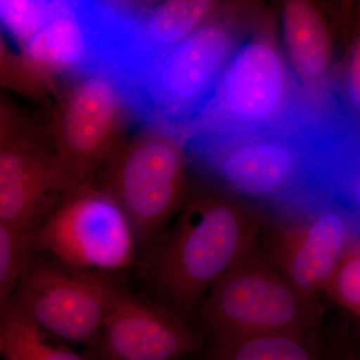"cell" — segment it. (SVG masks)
Listing matches in <instances>:
<instances>
[{"mask_svg": "<svg viewBox=\"0 0 360 360\" xmlns=\"http://www.w3.org/2000/svg\"><path fill=\"white\" fill-rule=\"evenodd\" d=\"M191 323L207 350L252 336L321 328L326 311L321 302L296 290L257 245L205 296Z\"/></svg>", "mask_w": 360, "mask_h": 360, "instance_id": "5", "label": "cell"}, {"mask_svg": "<svg viewBox=\"0 0 360 360\" xmlns=\"http://www.w3.org/2000/svg\"><path fill=\"white\" fill-rule=\"evenodd\" d=\"M253 2H222L189 37L146 73L137 91L142 122L187 131L217 89L225 66L262 13Z\"/></svg>", "mask_w": 360, "mask_h": 360, "instance_id": "4", "label": "cell"}, {"mask_svg": "<svg viewBox=\"0 0 360 360\" xmlns=\"http://www.w3.org/2000/svg\"><path fill=\"white\" fill-rule=\"evenodd\" d=\"M348 4L333 14L328 4L286 0L278 6L284 53L305 94L317 106L330 103L338 60V37L345 32Z\"/></svg>", "mask_w": 360, "mask_h": 360, "instance_id": "13", "label": "cell"}, {"mask_svg": "<svg viewBox=\"0 0 360 360\" xmlns=\"http://www.w3.org/2000/svg\"><path fill=\"white\" fill-rule=\"evenodd\" d=\"M322 139L241 130L188 134L189 162L239 198L270 213L316 194Z\"/></svg>", "mask_w": 360, "mask_h": 360, "instance_id": "3", "label": "cell"}, {"mask_svg": "<svg viewBox=\"0 0 360 360\" xmlns=\"http://www.w3.org/2000/svg\"><path fill=\"white\" fill-rule=\"evenodd\" d=\"M314 187L347 215L360 236V122H336L322 141Z\"/></svg>", "mask_w": 360, "mask_h": 360, "instance_id": "14", "label": "cell"}, {"mask_svg": "<svg viewBox=\"0 0 360 360\" xmlns=\"http://www.w3.org/2000/svg\"><path fill=\"white\" fill-rule=\"evenodd\" d=\"M37 245L71 269L104 274L131 266L139 248L122 205L96 181L65 194L37 231Z\"/></svg>", "mask_w": 360, "mask_h": 360, "instance_id": "9", "label": "cell"}, {"mask_svg": "<svg viewBox=\"0 0 360 360\" xmlns=\"http://www.w3.org/2000/svg\"><path fill=\"white\" fill-rule=\"evenodd\" d=\"M336 85L348 120L360 122V2L348 4Z\"/></svg>", "mask_w": 360, "mask_h": 360, "instance_id": "19", "label": "cell"}, {"mask_svg": "<svg viewBox=\"0 0 360 360\" xmlns=\"http://www.w3.org/2000/svg\"><path fill=\"white\" fill-rule=\"evenodd\" d=\"M49 132L70 188L94 181L139 120L129 90L110 73H73L58 84Z\"/></svg>", "mask_w": 360, "mask_h": 360, "instance_id": "7", "label": "cell"}, {"mask_svg": "<svg viewBox=\"0 0 360 360\" xmlns=\"http://www.w3.org/2000/svg\"><path fill=\"white\" fill-rule=\"evenodd\" d=\"M187 137L184 130L146 122L125 139L101 172L98 186L122 205L139 250H148L162 236L191 193Z\"/></svg>", "mask_w": 360, "mask_h": 360, "instance_id": "6", "label": "cell"}, {"mask_svg": "<svg viewBox=\"0 0 360 360\" xmlns=\"http://www.w3.org/2000/svg\"><path fill=\"white\" fill-rule=\"evenodd\" d=\"M115 285L104 274L33 257L9 300L45 333L94 348Z\"/></svg>", "mask_w": 360, "mask_h": 360, "instance_id": "11", "label": "cell"}, {"mask_svg": "<svg viewBox=\"0 0 360 360\" xmlns=\"http://www.w3.org/2000/svg\"><path fill=\"white\" fill-rule=\"evenodd\" d=\"M0 82L6 89L44 104L51 110L59 79L44 68L11 51L4 37H0Z\"/></svg>", "mask_w": 360, "mask_h": 360, "instance_id": "18", "label": "cell"}, {"mask_svg": "<svg viewBox=\"0 0 360 360\" xmlns=\"http://www.w3.org/2000/svg\"><path fill=\"white\" fill-rule=\"evenodd\" d=\"M359 236L338 206L314 194L264 213L259 248L302 295L321 302L348 246Z\"/></svg>", "mask_w": 360, "mask_h": 360, "instance_id": "8", "label": "cell"}, {"mask_svg": "<svg viewBox=\"0 0 360 360\" xmlns=\"http://www.w3.org/2000/svg\"><path fill=\"white\" fill-rule=\"evenodd\" d=\"M264 221V212L224 187H191L174 227L146 250L149 292L191 322L220 279L257 248Z\"/></svg>", "mask_w": 360, "mask_h": 360, "instance_id": "1", "label": "cell"}, {"mask_svg": "<svg viewBox=\"0 0 360 360\" xmlns=\"http://www.w3.org/2000/svg\"><path fill=\"white\" fill-rule=\"evenodd\" d=\"M37 232L0 222V302L13 296L32 264L37 250Z\"/></svg>", "mask_w": 360, "mask_h": 360, "instance_id": "20", "label": "cell"}, {"mask_svg": "<svg viewBox=\"0 0 360 360\" xmlns=\"http://www.w3.org/2000/svg\"><path fill=\"white\" fill-rule=\"evenodd\" d=\"M221 4L215 0H169L141 6L130 4L148 68L146 73L167 52L217 13Z\"/></svg>", "mask_w": 360, "mask_h": 360, "instance_id": "15", "label": "cell"}, {"mask_svg": "<svg viewBox=\"0 0 360 360\" xmlns=\"http://www.w3.org/2000/svg\"><path fill=\"white\" fill-rule=\"evenodd\" d=\"M49 127L0 101V222L37 232L70 191Z\"/></svg>", "mask_w": 360, "mask_h": 360, "instance_id": "10", "label": "cell"}, {"mask_svg": "<svg viewBox=\"0 0 360 360\" xmlns=\"http://www.w3.org/2000/svg\"><path fill=\"white\" fill-rule=\"evenodd\" d=\"M326 295L360 321V236L341 257Z\"/></svg>", "mask_w": 360, "mask_h": 360, "instance_id": "21", "label": "cell"}, {"mask_svg": "<svg viewBox=\"0 0 360 360\" xmlns=\"http://www.w3.org/2000/svg\"><path fill=\"white\" fill-rule=\"evenodd\" d=\"M305 94L284 53L278 13L262 9L187 134L241 130L321 136L333 120Z\"/></svg>", "mask_w": 360, "mask_h": 360, "instance_id": "2", "label": "cell"}, {"mask_svg": "<svg viewBox=\"0 0 360 360\" xmlns=\"http://www.w3.org/2000/svg\"><path fill=\"white\" fill-rule=\"evenodd\" d=\"M94 349L97 360H180L205 352L206 343L165 305L115 285Z\"/></svg>", "mask_w": 360, "mask_h": 360, "instance_id": "12", "label": "cell"}, {"mask_svg": "<svg viewBox=\"0 0 360 360\" xmlns=\"http://www.w3.org/2000/svg\"><path fill=\"white\" fill-rule=\"evenodd\" d=\"M205 352L207 360H341L326 323L307 330L243 338Z\"/></svg>", "mask_w": 360, "mask_h": 360, "instance_id": "16", "label": "cell"}, {"mask_svg": "<svg viewBox=\"0 0 360 360\" xmlns=\"http://www.w3.org/2000/svg\"><path fill=\"white\" fill-rule=\"evenodd\" d=\"M45 333L13 300L1 303L0 354L4 360H86L70 348L52 345Z\"/></svg>", "mask_w": 360, "mask_h": 360, "instance_id": "17", "label": "cell"}]
</instances>
